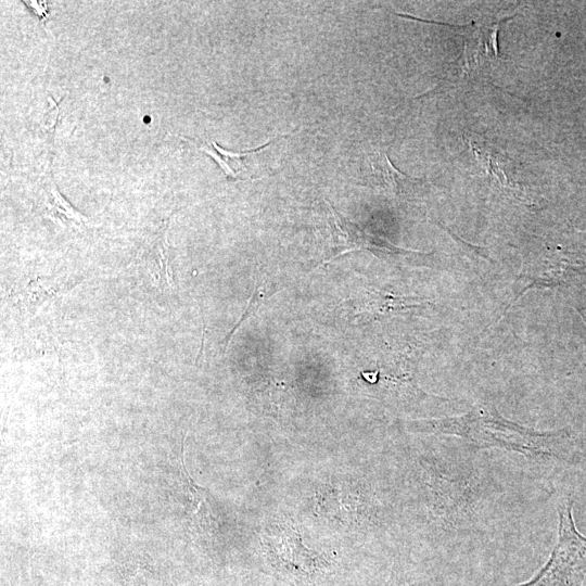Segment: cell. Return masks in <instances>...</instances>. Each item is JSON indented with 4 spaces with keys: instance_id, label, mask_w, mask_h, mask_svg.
<instances>
[{
    "instance_id": "6da1fadb",
    "label": "cell",
    "mask_w": 586,
    "mask_h": 586,
    "mask_svg": "<svg viewBox=\"0 0 586 586\" xmlns=\"http://www.w3.org/2000/svg\"><path fill=\"white\" fill-rule=\"evenodd\" d=\"M433 426L437 432L459 436L481 447L514 451L543 462L566 463L574 451L572 434L566 429L534 431L485 408H476L459 418L435 421Z\"/></svg>"
},
{
    "instance_id": "7a4b0ae2",
    "label": "cell",
    "mask_w": 586,
    "mask_h": 586,
    "mask_svg": "<svg viewBox=\"0 0 586 586\" xmlns=\"http://www.w3.org/2000/svg\"><path fill=\"white\" fill-rule=\"evenodd\" d=\"M558 542L544 566L515 586H583L586 577V537L576 528L573 499L562 497L558 507Z\"/></svg>"
},
{
    "instance_id": "3957f363",
    "label": "cell",
    "mask_w": 586,
    "mask_h": 586,
    "mask_svg": "<svg viewBox=\"0 0 586 586\" xmlns=\"http://www.w3.org/2000/svg\"><path fill=\"white\" fill-rule=\"evenodd\" d=\"M282 136L269 140L258 148L238 153L225 150L215 141H203L198 144L196 148L199 151L211 156L219 165L227 179L231 181L246 180L251 178V175L249 174L250 167L247 165V160L260 153V151L269 146L272 141H277Z\"/></svg>"
},
{
    "instance_id": "277c9868",
    "label": "cell",
    "mask_w": 586,
    "mask_h": 586,
    "mask_svg": "<svg viewBox=\"0 0 586 586\" xmlns=\"http://www.w3.org/2000/svg\"><path fill=\"white\" fill-rule=\"evenodd\" d=\"M43 194L47 212L53 218L74 226L88 222V218L60 193L51 178L43 183Z\"/></svg>"
},
{
    "instance_id": "5b68a950",
    "label": "cell",
    "mask_w": 586,
    "mask_h": 586,
    "mask_svg": "<svg viewBox=\"0 0 586 586\" xmlns=\"http://www.w3.org/2000/svg\"><path fill=\"white\" fill-rule=\"evenodd\" d=\"M371 167L379 176L384 186L393 191H399V186L410 184L413 186L421 182L419 179L406 176L395 168L387 154L383 151H378L371 157Z\"/></svg>"
},
{
    "instance_id": "8992f818",
    "label": "cell",
    "mask_w": 586,
    "mask_h": 586,
    "mask_svg": "<svg viewBox=\"0 0 586 586\" xmlns=\"http://www.w3.org/2000/svg\"><path fill=\"white\" fill-rule=\"evenodd\" d=\"M181 471H182L183 479L186 482L188 500L190 501V505L193 508V514L198 515L200 512H202L204 519L212 520V509L207 500L206 491L200 487L191 479L188 470L186 469L183 451H182V458H181Z\"/></svg>"
},
{
    "instance_id": "52a82bcc",
    "label": "cell",
    "mask_w": 586,
    "mask_h": 586,
    "mask_svg": "<svg viewBox=\"0 0 586 586\" xmlns=\"http://www.w3.org/2000/svg\"><path fill=\"white\" fill-rule=\"evenodd\" d=\"M49 105L41 116L39 123L41 132L48 138L53 139L58 119H59V103L52 97H49Z\"/></svg>"
},
{
    "instance_id": "ba28073f",
    "label": "cell",
    "mask_w": 586,
    "mask_h": 586,
    "mask_svg": "<svg viewBox=\"0 0 586 586\" xmlns=\"http://www.w3.org/2000/svg\"><path fill=\"white\" fill-rule=\"evenodd\" d=\"M23 3L42 23H44L47 21L48 16H49L47 2L30 0V1H23Z\"/></svg>"
},
{
    "instance_id": "9c48e42d",
    "label": "cell",
    "mask_w": 586,
    "mask_h": 586,
    "mask_svg": "<svg viewBox=\"0 0 586 586\" xmlns=\"http://www.w3.org/2000/svg\"><path fill=\"white\" fill-rule=\"evenodd\" d=\"M573 306L586 321V289L577 288L573 295Z\"/></svg>"
},
{
    "instance_id": "30bf717a",
    "label": "cell",
    "mask_w": 586,
    "mask_h": 586,
    "mask_svg": "<svg viewBox=\"0 0 586 586\" xmlns=\"http://www.w3.org/2000/svg\"><path fill=\"white\" fill-rule=\"evenodd\" d=\"M384 586H392V585H391V584H386V585H384Z\"/></svg>"
}]
</instances>
